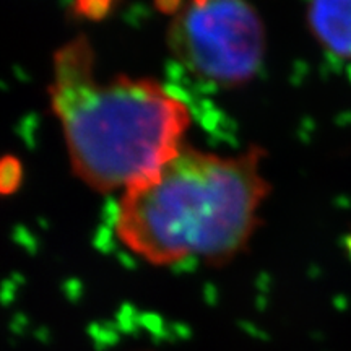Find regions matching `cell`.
<instances>
[{
	"label": "cell",
	"mask_w": 351,
	"mask_h": 351,
	"mask_svg": "<svg viewBox=\"0 0 351 351\" xmlns=\"http://www.w3.org/2000/svg\"><path fill=\"white\" fill-rule=\"evenodd\" d=\"M309 26L332 54L351 59V0H311Z\"/></svg>",
	"instance_id": "cell-4"
},
{
	"label": "cell",
	"mask_w": 351,
	"mask_h": 351,
	"mask_svg": "<svg viewBox=\"0 0 351 351\" xmlns=\"http://www.w3.org/2000/svg\"><path fill=\"white\" fill-rule=\"evenodd\" d=\"M21 181V166L15 158L0 160V192L10 194Z\"/></svg>",
	"instance_id": "cell-5"
},
{
	"label": "cell",
	"mask_w": 351,
	"mask_h": 351,
	"mask_svg": "<svg viewBox=\"0 0 351 351\" xmlns=\"http://www.w3.org/2000/svg\"><path fill=\"white\" fill-rule=\"evenodd\" d=\"M156 8L163 13H168V15H176L181 8L184 7V0H155Z\"/></svg>",
	"instance_id": "cell-7"
},
{
	"label": "cell",
	"mask_w": 351,
	"mask_h": 351,
	"mask_svg": "<svg viewBox=\"0 0 351 351\" xmlns=\"http://www.w3.org/2000/svg\"><path fill=\"white\" fill-rule=\"evenodd\" d=\"M114 3L116 0H77L75 12L85 19L101 20L111 12Z\"/></svg>",
	"instance_id": "cell-6"
},
{
	"label": "cell",
	"mask_w": 351,
	"mask_h": 351,
	"mask_svg": "<svg viewBox=\"0 0 351 351\" xmlns=\"http://www.w3.org/2000/svg\"><path fill=\"white\" fill-rule=\"evenodd\" d=\"M262 148L218 156L184 147L119 200L117 234L153 265L199 257L225 267L245 251L270 192Z\"/></svg>",
	"instance_id": "cell-1"
},
{
	"label": "cell",
	"mask_w": 351,
	"mask_h": 351,
	"mask_svg": "<svg viewBox=\"0 0 351 351\" xmlns=\"http://www.w3.org/2000/svg\"><path fill=\"white\" fill-rule=\"evenodd\" d=\"M168 46L194 75L238 88L261 70L267 38L247 0H189L171 20Z\"/></svg>",
	"instance_id": "cell-3"
},
{
	"label": "cell",
	"mask_w": 351,
	"mask_h": 351,
	"mask_svg": "<svg viewBox=\"0 0 351 351\" xmlns=\"http://www.w3.org/2000/svg\"><path fill=\"white\" fill-rule=\"evenodd\" d=\"M52 112L73 173L98 192L129 189L181 152L191 114L150 78L96 77L95 51L78 34L52 57Z\"/></svg>",
	"instance_id": "cell-2"
}]
</instances>
